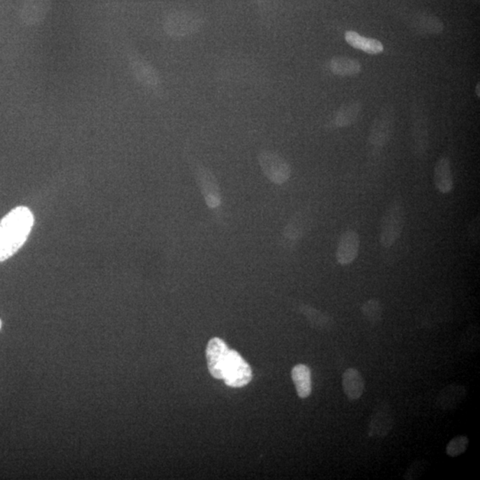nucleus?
Here are the masks:
<instances>
[{"label": "nucleus", "instance_id": "2eb2a0df", "mask_svg": "<svg viewBox=\"0 0 480 480\" xmlns=\"http://www.w3.org/2000/svg\"><path fill=\"white\" fill-rule=\"evenodd\" d=\"M392 131V121L390 116L384 113L375 119L370 133L372 144L382 147L387 144Z\"/></svg>", "mask_w": 480, "mask_h": 480}, {"label": "nucleus", "instance_id": "4468645a", "mask_svg": "<svg viewBox=\"0 0 480 480\" xmlns=\"http://www.w3.org/2000/svg\"><path fill=\"white\" fill-rule=\"evenodd\" d=\"M434 184L441 193H449L453 189V174L449 158L442 157L437 160L434 168Z\"/></svg>", "mask_w": 480, "mask_h": 480}, {"label": "nucleus", "instance_id": "9b49d317", "mask_svg": "<svg viewBox=\"0 0 480 480\" xmlns=\"http://www.w3.org/2000/svg\"><path fill=\"white\" fill-rule=\"evenodd\" d=\"M466 394V388L463 385L456 384L447 385L437 396V407L443 411L455 410L457 405L465 400Z\"/></svg>", "mask_w": 480, "mask_h": 480}, {"label": "nucleus", "instance_id": "423d86ee", "mask_svg": "<svg viewBox=\"0 0 480 480\" xmlns=\"http://www.w3.org/2000/svg\"><path fill=\"white\" fill-rule=\"evenodd\" d=\"M394 426V414L391 405L386 402L376 405L368 426V435L371 437H387Z\"/></svg>", "mask_w": 480, "mask_h": 480}, {"label": "nucleus", "instance_id": "6e6552de", "mask_svg": "<svg viewBox=\"0 0 480 480\" xmlns=\"http://www.w3.org/2000/svg\"><path fill=\"white\" fill-rule=\"evenodd\" d=\"M51 0H24L20 11L22 24L27 26L40 24L51 9Z\"/></svg>", "mask_w": 480, "mask_h": 480}, {"label": "nucleus", "instance_id": "0eeeda50", "mask_svg": "<svg viewBox=\"0 0 480 480\" xmlns=\"http://www.w3.org/2000/svg\"><path fill=\"white\" fill-rule=\"evenodd\" d=\"M230 350L222 339L216 337L209 340L207 347V359L209 370L213 378L223 380Z\"/></svg>", "mask_w": 480, "mask_h": 480}, {"label": "nucleus", "instance_id": "aec40b11", "mask_svg": "<svg viewBox=\"0 0 480 480\" xmlns=\"http://www.w3.org/2000/svg\"><path fill=\"white\" fill-rule=\"evenodd\" d=\"M363 316L369 322L378 324L382 319V313H384V308H382L380 301L377 299H370L366 301L361 307Z\"/></svg>", "mask_w": 480, "mask_h": 480}, {"label": "nucleus", "instance_id": "9d476101", "mask_svg": "<svg viewBox=\"0 0 480 480\" xmlns=\"http://www.w3.org/2000/svg\"><path fill=\"white\" fill-rule=\"evenodd\" d=\"M201 191L205 197L207 205L210 209H216L220 204V195L218 183L215 175L207 168H200L197 172Z\"/></svg>", "mask_w": 480, "mask_h": 480}, {"label": "nucleus", "instance_id": "f257e3e1", "mask_svg": "<svg viewBox=\"0 0 480 480\" xmlns=\"http://www.w3.org/2000/svg\"><path fill=\"white\" fill-rule=\"evenodd\" d=\"M34 225L26 207H17L0 220V262L8 260L24 245Z\"/></svg>", "mask_w": 480, "mask_h": 480}, {"label": "nucleus", "instance_id": "f8f14e48", "mask_svg": "<svg viewBox=\"0 0 480 480\" xmlns=\"http://www.w3.org/2000/svg\"><path fill=\"white\" fill-rule=\"evenodd\" d=\"M131 69L136 80L142 85L155 87L160 83V77L158 71L147 61L142 58L134 57L130 61Z\"/></svg>", "mask_w": 480, "mask_h": 480}, {"label": "nucleus", "instance_id": "a211bd4d", "mask_svg": "<svg viewBox=\"0 0 480 480\" xmlns=\"http://www.w3.org/2000/svg\"><path fill=\"white\" fill-rule=\"evenodd\" d=\"M329 67L333 73L342 77L354 76L361 71V64L359 61L346 57H333Z\"/></svg>", "mask_w": 480, "mask_h": 480}, {"label": "nucleus", "instance_id": "7ed1b4c3", "mask_svg": "<svg viewBox=\"0 0 480 480\" xmlns=\"http://www.w3.org/2000/svg\"><path fill=\"white\" fill-rule=\"evenodd\" d=\"M202 19L194 13L174 11L167 16L164 22L165 33L173 38L186 37L195 33L202 26Z\"/></svg>", "mask_w": 480, "mask_h": 480}, {"label": "nucleus", "instance_id": "f3484780", "mask_svg": "<svg viewBox=\"0 0 480 480\" xmlns=\"http://www.w3.org/2000/svg\"><path fill=\"white\" fill-rule=\"evenodd\" d=\"M345 40L352 47L370 54H377L384 51V45L375 38L362 37L355 31H347Z\"/></svg>", "mask_w": 480, "mask_h": 480}, {"label": "nucleus", "instance_id": "f03ea898", "mask_svg": "<svg viewBox=\"0 0 480 480\" xmlns=\"http://www.w3.org/2000/svg\"><path fill=\"white\" fill-rule=\"evenodd\" d=\"M404 207L400 200H395L389 206L382 223L380 243L390 248L400 239L404 226Z\"/></svg>", "mask_w": 480, "mask_h": 480}, {"label": "nucleus", "instance_id": "a878e982", "mask_svg": "<svg viewBox=\"0 0 480 480\" xmlns=\"http://www.w3.org/2000/svg\"><path fill=\"white\" fill-rule=\"evenodd\" d=\"M478 96H479V84H478Z\"/></svg>", "mask_w": 480, "mask_h": 480}, {"label": "nucleus", "instance_id": "dca6fc26", "mask_svg": "<svg viewBox=\"0 0 480 480\" xmlns=\"http://www.w3.org/2000/svg\"><path fill=\"white\" fill-rule=\"evenodd\" d=\"M291 375L295 389H297V395L301 398L309 397L311 390H313L310 368L303 364L297 365L292 369Z\"/></svg>", "mask_w": 480, "mask_h": 480}, {"label": "nucleus", "instance_id": "b1692460", "mask_svg": "<svg viewBox=\"0 0 480 480\" xmlns=\"http://www.w3.org/2000/svg\"><path fill=\"white\" fill-rule=\"evenodd\" d=\"M428 463L424 460H414L405 473L404 479L407 480H415L420 479L424 474L428 468Z\"/></svg>", "mask_w": 480, "mask_h": 480}, {"label": "nucleus", "instance_id": "6ab92c4d", "mask_svg": "<svg viewBox=\"0 0 480 480\" xmlns=\"http://www.w3.org/2000/svg\"><path fill=\"white\" fill-rule=\"evenodd\" d=\"M359 110L360 105L358 103H348V105L343 106L337 112L336 125L339 128L352 125L358 117Z\"/></svg>", "mask_w": 480, "mask_h": 480}, {"label": "nucleus", "instance_id": "412c9836", "mask_svg": "<svg viewBox=\"0 0 480 480\" xmlns=\"http://www.w3.org/2000/svg\"><path fill=\"white\" fill-rule=\"evenodd\" d=\"M418 31L426 32V33H440L443 31L442 22L435 16L423 15L417 18L415 22Z\"/></svg>", "mask_w": 480, "mask_h": 480}, {"label": "nucleus", "instance_id": "393cba45", "mask_svg": "<svg viewBox=\"0 0 480 480\" xmlns=\"http://www.w3.org/2000/svg\"><path fill=\"white\" fill-rule=\"evenodd\" d=\"M479 336L478 333V329H474L472 331V329H469L468 331L463 335V340H460V345H463V349L468 352H475L477 347L474 343L472 342L479 343Z\"/></svg>", "mask_w": 480, "mask_h": 480}, {"label": "nucleus", "instance_id": "5701e85b", "mask_svg": "<svg viewBox=\"0 0 480 480\" xmlns=\"http://www.w3.org/2000/svg\"><path fill=\"white\" fill-rule=\"evenodd\" d=\"M470 440L468 437L463 435L453 437L447 444L446 452L447 455L450 457H457L465 453L468 449Z\"/></svg>", "mask_w": 480, "mask_h": 480}, {"label": "nucleus", "instance_id": "20e7f679", "mask_svg": "<svg viewBox=\"0 0 480 480\" xmlns=\"http://www.w3.org/2000/svg\"><path fill=\"white\" fill-rule=\"evenodd\" d=\"M250 366L236 350H230L227 360L223 379L225 384L232 388H241L252 381Z\"/></svg>", "mask_w": 480, "mask_h": 480}, {"label": "nucleus", "instance_id": "bb28decb", "mask_svg": "<svg viewBox=\"0 0 480 480\" xmlns=\"http://www.w3.org/2000/svg\"><path fill=\"white\" fill-rule=\"evenodd\" d=\"M1 327H2V321H1V320H0V329H1Z\"/></svg>", "mask_w": 480, "mask_h": 480}, {"label": "nucleus", "instance_id": "4be33fe9", "mask_svg": "<svg viewBox=\"0 0 480 480\" xmlns=\"http://www.w3.org/2000/svg\"><path fill=\"white\" fill-rule=\"evenodd\" d=\"M303 313L306 314L308 320L313 324L314 326H317L319 329H329L332 324V320L330 319L327 314L320 313V311L310 307H303Z\"/></svg>", "mask_w": 480, "mask_h": 480}, {"label": "nucleus", "instance_id": "39448f33", "mask_svg": "<svg viewBox=\"0 0 480 480\" xmlns=\"http://www.w3.org/2000/svg\"><path fill=\"white\" fill-rule=\"evenodd\" d=\"M258 160L264 174L272 183L283 184L290 179V165L280 155L272 151H262Z\"/></svg>", "mask_w": 480, "mask_h": 480}, {"label": "nucleus", "instance_id": "1a4fd4ad", "mask_svg": "<svg viewBox=\"0 0 480 480\" xmlns=\"http://www.w3.org/2000/svg\"><path fill=\"white\" fill-rule=\"evenodd\" d=\"M359 236L355 230H347L340 236L336 249V260L340 265L352 264L358 257Z\"/></svg>", "mask_w": 480, "mask_h": 480}, {"label": "nucleus", "instance_id": "ddd939ff", "mask_svg": "<svg viewBox=\"0 0 480 480\" xmlns=\"http://www.w3.org/2000/svg\"><path fill=\"white\" fill-rule=\"evenodd\" d=\"M342 385L343 391L350 400H358L364 394V378L355 368L347 369L343 373Z\"/></svg>", "mask_w": 480, "mask_h": 480}]
</instances>
